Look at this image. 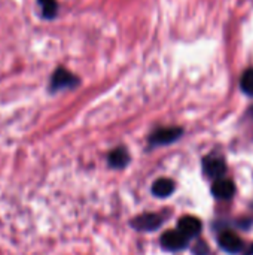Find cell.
I'll return each mask as SVG.
<instances>
[{
	"instance_id": "7",
	"label": "cell",
	"mask_w": 253,
	"mask_h": 255,
	"mask_svg": "<svg viewBox=\"0 0 253 255\" xmlns=\"http://www.w3.org/2000/svg\"><path fill=\"white\" fill-rule=\"evenodd\" d=\"M212 193L216 199H221V200H228L234 196L236 193V185L233 184L231 179H225V178H221V179H216L215 184L212 185Z\"/></svg>"
},
{
	"instance_id": "5",
	"label": "cell",
	"mask_w": 253,
	"mask_h": 255,
	"mask_svg": "<svg viewBox=\"0 0 253 255\" xmlns=\"http://www.w3.org/2000/svg\"><path fill=\"white\" fill-rule=\"evenodd\" d=\"M201 221L195 217H183L179 220L177 223V232H180L186 239H191V238H195L201 233Z\"/></svg>"
},
{
	"instance_id": "2",
	"label": "cell",
	"mask_w": 253,
	"mask_h": 255,
	"mask_svg": "<svg viewBox=\"0 0 253 255\" xmlns=\"http://www.w3.org/2000/svg\"><path fill=\"white\" fill-rule=\"evenodd\" d=\"M183 130L180 127H164V128H158L157 131H154L149 137V143L152 146H160V145H169L173 143L174 140H177L182 136Z\"/></svg>"
},
{
	"instance_id": "6",
	"label": "cell",
	"mask_w": 253,
	"mask_h": 255,
	"mask_svg": "<svg viewBox=\"0 0 253 255\" xmlns=\"http://www.w3.org/2000/svg\"><path fill=\"white\" fill-rule=\"evenodd\" d=\"M163 224V218L157 214H145L137 217L133 221V227L140 232H152L157 230Z\"/></svg>"
},
{
	"instance_id": "9",
	"label": "cell",
	"mask_w": 253,
	"mask_h": 255,
	"mask_svg": "<svg viewBox=\"0 0 253 255\" xmlns=\"http://www.w3.org/2000/svg\"><path fill=\"white\" fill-rule=\"evenodd\" d=\"M174 191V182L169 178H161V179H157L152 185V193L154 196L157 197H169L171 193Z\"/></svg>"
},
{
	"instance_id": "10",
	"label": "cell",
	"mask_w": 253,
	"mask_h": 255,
	"mask_svg": "<svg viewBox=\"0 0 253 255\" xmlns=\"http://www.w3.org/2000/svg\"><path fill=\"white\" fill-rule=\"evenodd\" d=\"M130 163V154L125 148H116L109 155V164L115 169H124Z\"/></svg>"
},
{
	"instance_id": "14",
	"label": "cell",
	"mask_w": 253,
	"mask_h": 255,
	"mask_svg": "<svg viewBox=\"0 0 253 255\" xmlns=\"http://www.w3.org/2000/svg\"><path fill=\"white\" fill-rule=\"evenodd\" d=\"M246 255H253V245L251 247V250H249V251L246 253Z\"/></svg>"
},
{
	"instance_id": "12",
	"label": "cell",
	"mask_w": 253,
	"mask_h": 255,
	"mask_svg": "<svg viewBox=\"0 0 253 255\" xmlns=\"http://www.w3.org/2000/svg\"><path fill=\"white\" fill-rule=\"evenodd\" d=\"M240 85H242L243 93H246L249 96H253V69H249V70H246L243 73Z\"/></svg>"
},
{
	"instance_id": "8",
	"label": "cell",
	"mask_w": 253,
	"mask_h": 255,
	"mask_svg": "<svg viewBox=\"0 0 253 255\" xmlns=\"http://www.w3.org/2000/svg\"><path fill=\"white\" fill-rule=\"evenodd\" d=\"M219 247L230 253V254H237L242 251L243 248V242L242 239L236 235V233H231V232H225L219 236Z\"/></svg>"
},
{
	"instance_id": "3",
	"label": "cell",
	"mask_w": 253,
	"mask_h": 255,
	"mask_svg": "<svg viewBox=\"0 0 253 255\" xmlns=\"http://www.w3.org/2000/svg\"><path fill=\"white\" fill-rule=\"evenodd\" d=\"M188 239L177 230H169L161 236V245L167 251H180L186 247Z\"/></svg>"
},
{
	"instance_id": "13",
	"label": "cell",
	"mask_w": 253,
	"mask_h": 255,
	"mask_svg": "<svg viewBox=\"0 0 253 255\" xmlns=\"http://www.w3.org/2000/svg\"><path fill=\"white\" fill-rule=\"evenodd\" d=\"M194 254L195 255H207L209 254V248L206 247L204 242H200L195 248H194Z\"/></svg>"
},
{
	"instance_id": "11",
	"label": "cell",
	"mask_w": 253,
	"mask_h": 255,
	"mask_svg": "<svg viewBox=\"0 0 253 255\" xmlns=\"http://www.w3.org/2000/svg\"><path fill=\"white\" fill-rule=\"evenodd\" d=\"M39 6H40L42 16L45 19L55 18V15L58 12V3H57V0H39Z\"/></svg>"
},
{
	"instance_id": "1",
	"label": "cell",
	"mask_w": 253,
	"mask_h": 255,
	"mask_svg": "<svg viewBox=\"0 0 253 255\" xmlns=\"http://www.w3.org/2000/svg\"><path fill=\"white\" fill-rule=\"evenodd\" d=\"M78 84H79V78L75 73L69 72L66 67H58L51 76L49 90H51V93H57V91L73 88Z\"/></svg>"
},
{
	"instance_id": "4",
	"label": "cell",
	"mask_w": 253,
	"mask_h": 255,
	"mask_svg": "<svg viewBox=\"0 0 253 255\" xmlns=\"http://www.w3.org/2000/svg\"><path fill=\"white\" fill-rule=\"evenodd\" d=\"M203 169H204L206 176L213 178V179H221L225 175V172H227V164H225V161L221 157L210 155V157L204 158Z\"/></svg>"
}]
</instances>
